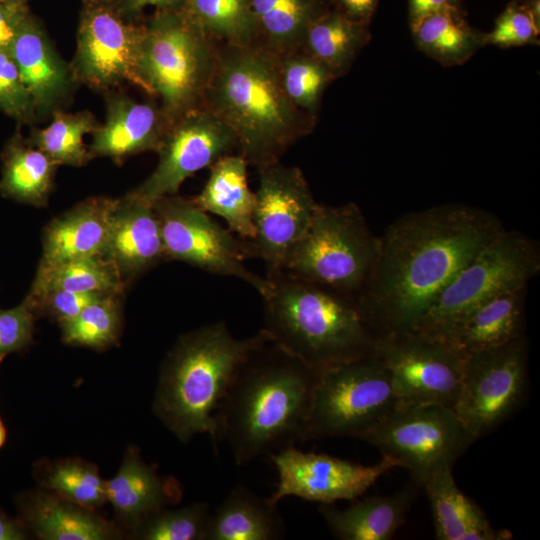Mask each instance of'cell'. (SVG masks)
Segmentation results:
<instances>
[{
	"instance_id": "6",
	"label": "cell",
	"mask_w": 540,
	"mask_h": 540,
	"mask_svg": "<svg viewBox=\"0 0 540 540\" xmlns=\"http://www.w3.org/2000/svg\"><path fill=\"white\" fill-rule=\"evenodd\" d=\"M143 25L142 75L171 123L202 106L219 45L185 10L155 11Z\"/></svg>"
},
{
	"instance_id": "27",
	"label": "cell",
	"mask_w": 540,
	"mask_h": 540,
	"mask_svg": "<svg viewBox=\"0 0 540 540\" xmlns=\"http://www.w3.org/2000/svg\"><path fill=\"white\" fill-rule=\"evenodd\" d=\"M413 490L374 495L339 509L320 504L319 512L335 538L341 540H390L405 522Z\"/></svg>"
},
{
	"instance_id": "21",
	"label": "cell",
	"mask_w": 540,
	"mask_h": 540,
	"mask_svg": "<svg viewBox=\"0 0 540 540\" xmlns=\"http://www.w3.org/2000/svg\"><path fill=\"white\" fill-rule=\"evenodd\" d=\"M157 469V465L145 463L139 448L131 445L117 474L105 480L107 502L132 536L147 516L182 499L181 484L173 477L160 476Z\"/></svg>"
},
{
	"instance_id": "25",
	"label": "cell",
	"mask_w": 540,
	"mask_h": 540,
	"mask_svg": "<svg viewBox=\"0 0 540 540\" xmlns=\"http://www.w3.org/2000/svg\"><path fill=\"white\" fill-rule=\"evenodd\" d=\"M526 288L494 297L471 310L438 340L468 355L524 335Z\"/></svg>"
},
{
	"instance_id": "28",
	"label": "cell",
	"mask_w": 540,
	"mask_h": 540,
	"mask_svg": "<svg viewBox=\"0 0 540 540\" xmlns=\"http://www.w3.org/2000/svg\"><path fill=\"white\" fill-rule=\"evenodd\" d=\"M284 535L277 503L238 485L211 513L206 540H277Z\"/></svg>"
},
{
	"instance_id": "50",
	"label": "cell",
	"mask_w": 540,
	"mask_h": 540,
	"mask_svg": "<svg viewBox=\"0 0 540 540\" xmlns=\"http://www.w3.org/2000/svg\"><path fill=\"white\" fill-rule=\"evenodd\" d=\"M452 4L459 7L461 0H451Z\"/></svg>"
},
{
	"instance_id": "29",
	"label": "cell",
	"mask_w": 540,
	"mask_h": 540,
	"mask_svg": "<svg viewBox=\"0 0 540 540\" xmlns=\"http://www.w3.org/2000/svg\"><path fill=\"white\" fill-rule=\"evenodd\" d=\"M370 37L367 24L353 21L337 9L322 10L308 26L302 49L338 78L349 71Z\"/></svg>"
},
{
	"instance_id": "12",
	"label": "cell",
	"mask_w": 540,
	"mask_h": 540,
	"mask_svg": "<svg viewBox=\"0 0 540 540\" xmlns=\"http://www.w3.org/2000/svg\"><path fill=\"white\" fill-rule=\"evenodd\" d=\"M528 347L522 335L504 345L465 355L453 410L476 440L506 421L524 400Z\"/></svg>"
},
{
	"instance_id": "52",
	"label": "cell",
	"mask_w": 540,
	"mask_h": 540,
	"mask_svg": "<svg viewBox=\"0 0 540 540\" xmlns=\"http://www.w3.org/2000/svg\"><path fill=\"white\" fill-rule=\"evenodd\" d=\"M83 1H86V0H82V2H83Z\"/></svg>"
},
{
	"instance_id": "30",
	"label": "cell",
	"mask_w": 540,
	"mask_h": 540,
	"mask_svg": "<svg viewBox=\"0 0 540 540\" xmlns=\"http://www.w3.org/2000/svg\"><path fill=\"white\" fill-rule=\"evenodd\" d=\"M0 193L3 197L34 206H45L58 167L44 152L14 137L2 154Z\"/></svg>"
},
{
	"instance_id": "51",
	"label": "cell",
	"mask_w": 540,
	"mask_h": 540,
	"mask_svg": "<svg viewBox=\"0 0 540 540\" xmlns=\"http://www.w3.org/2000/svg\"><path fill=\"white\" fill-rule=\"evenodd\" d=\"M23 1H28V0H23Z\"/></svg>"
},
{
	"instance_id": "39",
	"label": "cell",
	"mask_w": 540,
	"mask_h": 540,
	"mask_svg": "<svg viewBox=\"0 0 540 540\" xmlns=\"http://www.w3.org/2000/svg\"><path fill=\"white\" fill-rule=\"evenodd\" d=\"M211 516L207 502L179 509H159L147 516L133 537L143 540H206Z\"/></svg>"
},
{
	"instance_id": "22",
	"label": "cell",
	"mask_w": 540,
	"mask_h": 540,
	"mask_svg": "<svg viewBox=\"0 0 540 540\" xmlns=\"http://www.w3.org/2000/svg\"><path fill=\"white\" fill-rule=\"evenodd\" d=\"M104 256L128 279L166 260L159 220L152 205L126 195L118 199L110 219Z\"/></svg>"
},
{
	"instance_id": "10",
	"label": "cell",
	"mask_w": 540,
	"mask_h": 540,
	"mask_svg": "<svg viewBox=\"0 0 540 540\" xmlns=\"http://www.w3.org/2000/svg\"><path fill=\"white\" fill-rule=\"evenodd\" d=\"M361 440L396 460L419 485L431 473L452 468L476 441L453 409L431 403H399Z\"/></svg>"
},
{
	"instance_id": "8",
	"label": "cell",
	"mask_w": 540,
	"mask_h": 540,
	"mask_svg": "<svg viewBox=\"0 0 540 540\" xmlns=\"http://www.w3.org/2000/svg\"><path fill=\"white\" fill-rule=\"evenodd\" d=\"M539 271L538 242L520 231L505 229L460 270L411 331L440 339L484 302L527 288Z\"/></svg>"
},
{
	"instance_id": "17",
	"label": "cell",
	"mask_w": 540,
	"mask_h": 540,
	"mask_svg": "<svg viewBox=\"0 0 540 540\" xmlns=\"http://www.w3.org/2000/svg\"><path fill=\"white\" fill-rule=\"evenodd\" d=\"M278 474L274 503L288 496L333 504L339 500H355L393 468L396 460L382 455L374 465H362L327 454L303 452L293 447L269 456Z\"/></svg>"
},
{
	"instance_id": "11",
	"label": "cell",
	"mask_w": 540,
	"mask_h": 540,
	"mask_svg": "<svg viewBox=\"0 0 540 540\" xmlns=\"http://www.w3.org/2000/svg\"><path fill=\"white\" fill-rule=\"evenodd\" d=\"M143 34V23L122 18L109 0L83 1L70 62L78 84L107 92L128 82L154 98L142 75Z\"/></svg>"
},
{
	"instance_id": "46",
	"label": "cell",
	"mask_w": 540,
	"mask_h": 540,
	"mask_svg": "<svg viewBox=\"0 0 540 540\" xmlns=\"http://www.w3.org/2000/svg\"><path fill=\"white\" fill-rule=\"evenodd\" d=\"M336 9L353 21L367 24L376 11L379 0H333Z\"/></svg>"
},
{
	"instance_id": "13",
	"label": "cell",
	"mask_w": 540,
	"mask_h": 540,
	"mask_svg": "<svg viewBox=\"0 0 540 540\" xmlns=\"http://www.w3.org/2000/svg\"><path fill=\"white\" fill-rule=\"evenodd\" d=\"M159 220L166 260H177L211 274L238 278L263 295L270 282L244 266V241L216 223L193 198L177 194L152 204Z\"/></svg>"
},
{
	"instance_id": "38",
	"label": "cell",
	"mask_w": 540,
	"mask_h": 540,
	"mask_svg": "<svg viewBox=\"0 0 540 540\" xmlns=\"http://www.w3.org/2000/svg\"><path fill=\"white\" fill-rule=\"evenodd\" d=\"M121 295L107 294L88 305L77 316L59 323L62 341L67 345L98 351L115 345L123 326Z\"/></svg>"
},
{
	"instance_id": "49",
	"label": "cell",
	"mask_w": 540,
	"mask_h": 540,
	"mask_svg": "<svg viewBox=\"0 0 540 540\" xmlns=\"http://www.w3.org/2000/svg\"><path fill=\"white\" fill-rule=\"evenodd\" d=\"M7 435H8V432H7V428H6V425L0 415V449L5 445L6 441H7Z\"/></svg>"
},
{
	"instance_id": "23",
	"label": "cell",
	"mask_w": 540,
	"mask_h": 540,
	"mask_svg": "<svg viewBox=\"0 0 540 540\" xmlns=\"http://www.w3.org/2000/svg\"><path fill=\"white\" fill-rule=\"evenodd\" d=\"M118 199L89 197L54 218L43 234L39 267L104 255L110 219Z\"/></svg>"
},
{
	"instance_id": "14",
	"label": "cell",
	"mask_w": 540,
	"mask_h": 540,
	"mask_svg": "<svg viewBox=\"0 0 540 540\" xmlns=\"http://www.w3.org/2000/svg\"><path fill=\"white\" fill-rule=\"evenodd\" d=\"M257 170L255 232L243 241L247 259L263 260L270 276L283 271L288 252L305 233L319 203L300 168L278 161Z\"/></svg>"
},
{
	"instance_id": "32",
	"label": "cell",
	"mask_w": 540,
	"mask_h": 540,
	"mask_svg": "<svg viewBox=\"0 0 540 540\" xmlns=\"http://www.w3.org/2000/svg\"><path fill=\"white\" fill-rule=\"evenodd\" d=\"M258 41L277 56L301 49L308 26L323 10L319 0H250Z\"/></svg>"
},
{
	"instance_id": "7",
	"label": "cell",
	"mask_w": 540,
	"mask_h": 540,
	"mask_svg": "<svg viewBox=\"0 0 540 540\" xmlns=\"http://www.w3.org/2000/svg\"><path fill=\"white\" fill-rule=\"evenodd\" d=\"M378 251L379 236L358 205L318 204L305 233L288 252L283 271L356 301Z\"/></svg>"
},
{
	"instance_id": "26",
	"label": "cell",
	"mask_w": 540,
	"mask_h": 540,
	"mask_svg": "<svg viewBox=\"0 0 540 540\" xmlns=\"http://www.w3.org/2000/svg\"><path fill=\"white\" fill-rule=\"evenodd\" d=\"M248 163L243 156L228 154L209 167L208 179L193 198L207 213L224 219L228 229L242 239L254 236L255 192L248 184Z\"/></svg>"
},
{
	"instance_id": "37",
	"label": "cell",
	"mask_w": 540,
	"mask_h": 540,
	"mask_svg": "<svg viewBox=\"0 0 540 540\" xmlns=\"http://www.w3.org/2000/svg\"><path fill=\"white\" fill-rule=\"evenodd\" d=\"M277 57L280 81L287 97L299 110L317 118L323 94L336 76L302 48Z\"/></svg>"
},
{
	"instance_id": "15",
	"label": "cell",
	"mask_w": 540,
	"mask_h": 540,
	"mask_svg": "<svg viewBox=\"0 0 540 540\" xmlns=\"http://www.w3.org/2000/svg\"><path fill=\"white\" fill-rule=\"evenodd\" d=\"M234 149L237 139L230 127L206 107L195 108L169 124L157 151L156 168L126 196L152 205L177 194L187 178Z\"/></svg>"
},
{
	"instance_id": "24",
	"label": "cell",
	"mask_w": 540,
	"mask_h": 540,
	"mask_svg": "<svg viewBox=\"0 0 540 540\" xmlns=\"http://www.w3.org/2000/svg\"><path fill=\"white\" fill-rule=\"evenodd\" d=\"M429 499L438 540H510L507 529L494 528L482 510L456 485L452 468L439 469L421 485Z\"/></svg>"
},
{
	"instance_id": "18",
	"label": "cell",
	"mask_w": 540,
	"mask_h": 540,
	"mask_svg": "<svg viewBox=\"0 0 540 540\" xmlns=\"http://www.w3.org/2000/svg\"><path fill=\"white\" fill-rule=\"evenodd\" d=\"M29 91L37 119H46L71 99L79 85L70 62L57 52L47 33L30 13L8 49Z\"/></svg>"
},
{
	"instance_id": "20",
	"label": "cell",
	"mask_w": 540,
	"mask_h": 540,
	"mask_svg": "<svg viewBox=\"0 0 540 540\" xmlns=\"http://www.w3.org/2000/svg\"><path fill=\"white\" fill-rule=\"evenodd\" d=\"M17 518L30 535L42 540H112L124 532L96 510L47 489H32L16 497Z\"/></svg>"
},
{
	"instance_id": "33",
	"label": "cell",
	"mask_w": 540,
	"mask_h": 540,
	"mask_svg": "<svg viewBox=\"0 0 540 540\" xmlns=\"http://www.w3.org/2000/svg\"><path fill=\"white\" fill-rule=\"evenodd\" d=\"M124 288L125 278L116 264L104 255H93L38 267L30 293L62 290L123 294Z\"/></svg>"
},
{
	"instance_id": "42",
	"label": "cell",
	"mask_w": 540,
	"mask_h": 540,
	"mask_svg": "<svg viewBox=\"0 0 540 540\" xmlns=\"http://www.w3.org/2000/svg\"><path fill=\"white\" fill-rule=\"evenodd\" d=\"M37 317L28 295L19 305L0 309V364L7 355L24 351L32 344Z\"/></svg>"
},
{
	"instance_id": "47",
	"label": "cell",
	"mask_w": 540,
	"mask_h": 540,
	"mask_svg": "<svg viewBox=\"0 0 540 540\" xmlns=\"http://www.w3.org/2000/svg\"><path fill=\"white\" fill-rule=\"evenodd\" d=\"M457 7L451 0H409V22L414 27L425 17L438 11Z\"/></svg>"
},
{
	"instance_id": "5",
	"label": "cell",
	"mask_w": 540,
	"mask_h": 540,
	"mask_svg": "<svg viewBox=\"0 0 540 540\" xmlns=\"http://www.w3.org/2000/svg\"><path fill=\"white\" fill-rule=\"evenodd\" d=\"M263 330L315 370L376 353L379 335L356 301L285 271L266 276Z\"/></svg>"
},
{
	"instance_id": "35",
	"label": "cell",
	"mask_w": 540,
	"mask_h": 540,
	"mask_svg": "<svg viewBox=\"0 0 540 540\" xmlns=\"http://www.w3.org/2000/svg\"><path fill=\"white\" fill-rule=\"evenodd\" d=\"M45 128L34 129L28 143L44 152L57 166L81 167L91 158L84 136L98 126L94 114L88 110L65 112L57 110Z\"/></svg>"
},
{
	"instance_id": "4",
	"label": "cell",
	"mask_w": 540,
	"mask_h": 540,
	"mask_svg": "<svg viewBox=\"0 0 540 540\" xmlns=\"http://www.w3.org/2000/svg\"><path fill=\"white\" fill-rule=\"evenodd\" d=\"M271 341L261 329L235 338L224 321L182 335L164 359L153 409L182 442L208 434L217 449L218 407L240 365L249 354Z\"/></svg>"
},
{
	"instance_id": "48",
	"label": "cell",
	"mask_w": 540,
	"mask_h": 540,
	"mask_svg": "<svg viewBox=\"0 0 540 540\" xmlns=\"http://www.w3.org/2000/svg\"><path fill=\"white\" fill-rule=\"evenodd\" d=\"M30 534L18 518L9 517L0 508V540H24Z\"/></svg>"
},
{
	"instance_id": "19",
	"label": "cell",
	"mask_w": 540,
	"mask_h": 540,
	"mask_svg": "<svg viewBox=\"0 0 540 540\" xmlns=\"http://www.w3.org/2000/svg\"><path fill=\"white\" fill-rule=\"evenodd\" d=\"M105 93V119L92 132L90 158L106 157L120 164L139 153L157 152L170 124L160 105L113 90Z\"/></svg>"
},
{
	"instance_id": "31",
	"label": "cell",
	"mask_w": 540,
	"mask_h": 540,
	"mask_svg": "<svg viewBox=\"0 0 540 540\" xmlns=\"http://www.w3.org/2000/svg\"><path fill=\"white\" fill-rule=\"evenodd\" d=\"M411 30L417 47L444 66L462 65L484 46V33L467 23L460 7L433 13Z\"/></svg>"
},
{
	"instance_id": "34",
	"label": "cell",
	"mask_w": 540,
	"mask_h": 540,
	"mask_svg": "<svg viewBox=\"0 0 540 540\" xmlns=\"http://www.w3.org/2000/svg\"><path fill=\"white\" fill-rule=\"evenodd\" d=\"M33 474L44 489L92 510L107 502L105 480L98 467L81 458L42 459Z\"/></svg>"
},
{
	"instance_id": "9",
	"label": "cell",
	"mask_w": 540,
	"mask_h": 540,
	"mask_svg": "<svg viewBox=\"0 0 540 540\" xmlns=\"http://www.w3.org/2000/svg\"><path fill=\"white\" fill-rule=\"evenodd\" d=\"M399 404L391 375L375 353L318 371L305 441L362 439Z\"/></svg>"
},
{
	"instance_id": "41",
	"label": "cell",
	"mask_w": 540,
	"mask_h": 540,
	"mask_svg": "<svg viewBox=\"0 0 540 540\" xmlns=\"http://www.w3.org/2000/svg\"><path fill=\"white\" fill-rule=\"evenodd\" d=\"M0 111L20 123L37 120L31 95L7 50H0Z\"/></svg>"
},
{
	"instance_id": "16",
	"label": "cell",
	"mask_w": 540,
	"mask_h": 540,
	"mask_svg": "<svg viewBox=\"0 0 540 540\" xmlns=\"http://www.w3.org/2000/svg\"><path fill=\"white\" fill-rule=\"evenodd\" d=\"M376 354L387 367L400 404H440L453 409L465 355L444 341L413 331L379 338Z\"/></svg>"
},
{
	"instance_id": "36",
	"label": "cell",
	"mask_w": 540,
	"mask_h": 540,
	"mask_svg": "<svg viewBox=\"0 0 540 540\" xmlns=\"http://www.w3.org/2000/svg\"><path fill=\"white\" fill-rule=\"evenodd\" d=\"M185 11L221 44L244 46L258 41L250 0H187Z\"/></svg>"
},
{
	"instance_id": "2",
	"label": "cell",
	"mask_w": 540,
	"mask_h": 540,
	"mask_svg": "<svg viewBox=\"0 0 540 540\" xmlns=\"http://www.w3.org/2000/svg\"><path fill=\"white\" fill-rule=\"evenodd\" d=\"M318 371L271 341L249 354L216 413L237 465L305 441Z\"/></svg>"
},
{
	"instance_id": "44",
	"label": "cell",
	"mask_w": 540,
	"mask_h": 540,
	"mask_svg": "<svg viewBox=\"0 0 540 540\" xmlns=\"http://www.w3.org/2000/svg\"><path fill=\"white\" fill-rule=\"evenodd\" d=\"M27 3L23 0H0V50L8 51L30 14Z\"/></svg>"
},
{
	"instance_id": "40",
	"label": "cell",
	"mask_w": 540,
	"mask_h": 540,
	"mask_svg": "<svg viewBox=\"0 0 540 540\" xmlns=\"http://www.w3.org/2000/svg\"><path fill=\"white\" fill-rule=\"evenodd\" d=\"M539 0H515L496 19L493 29L484 33V45L502 48L539 43Z\"/></svg>"
},
{
	"instance_id": "3",
	"label": "cell",
	"mask_w": 540,
	"mask_h": 540,
	"mask_svg": "<svg viewBox=\"0 0 540 540\" xmlns=\"http://www.w3.org/2000/svg\"><path fill=\"white\" fill-rule=\"evenodd\" d=\"M202 106L230 127L239 154L257 169L280 161L288 148L312 132L317 119L289 100L277 55L259 42L220 43Z\"/></svg>"
},
{
	"instance_id": "1",
	"label": "cell",
	"mask_w": 540,
	"mask_h": 540,
	"mask_svg": "<svg viewBox=\"0 0 540 540\" xmlns=\"http://www.w3.org/2000/svg\"><path fill=\"white\" fill-rule=\"evenodd\" d=\"M505 229L495 214L460 203L402 215L379 236L358 307L379 337L411 331L460 270Z\"/></svg>"
},
{
	"instance_id": "43",
	"label": "cell",
	"mask_w": 540,
	"mask_h": 540,
	"mask_svg": "<svg viewBox=\"0 0 540 540\" xmlns=\"http://www.w3.org/2000/svg\"><path fill=\"white\" fill-rule=\"evenodd\" d=\"M112 293L103 292H70V291H44L28 293L36 313L62 323L77 316L84 308L103 296ZM115 294V293H113Z\"/></svg>"
},
{
	"instance_id": "45",
	"label": "cell",
	"mask_w": 540,
	"mask_h": 540,
	"mask_svg": "<svg viewBox=\"0 0 540 540\" xmlns=\"http://www.w3.org/2000/svg\"><path fill=\"white\" fill-rule=\"evenodd\" d=\"M116 12L125 20L136 22V19L148 7L155 11L185 10L187 0H109Z\"/></svg>"
}]
</instances>
